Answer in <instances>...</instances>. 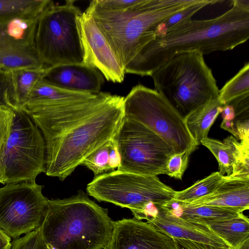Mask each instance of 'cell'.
Here are the masks:
<instances>
[{
	"instance_id": "cell-16",
	"label": "cell",
	"mask_w": 249,
	"mask_h": 249,
	"mask_svg": "<svg viewBox=\"0 0 249 249\" xmlns=\"http://www.w3.org/2000/svg\"><path fill=\"white\" fill-rule=\"evenodd\" d=\"M177 202L184 207L211 206L242 213L249 209V178L224 176L211 194L187 202Z\"/></svg>"
},
{
	"instance_id": "cell-18",
	"label": "cell",
	"mask_w": 249,
	"mask_h": 249,
	"mask_svg": "<svg viewBox=\"0 0 249 249\" xmlns=\"http://www.w3.org/2000/svg\"><path fill=\"white\" fill-rule=\"evenodd\" d=\"M223 106L218 96L184 117L187 129L197 146L202 140L208 138L210 129Z\"/></svg>"
},
{
	"instance_id": "cell-39",
	"label": "cell",
	"mask_w": 249,
	"mask_h": 249,
	"mask_svg": "<svg viewBox=\"0 0 249 249\" xmlns=\"http://www.w3.org/2000/svg\"><path fill=\"white\" fill-rule=\"evenodd\" d=\"M231 2L233 4L249 9V0H234Z\"/></svg>"
},
{
	"instance_id": "cell-9",
	"label": "cell",
	"mask_w": 249,
	"mask_h": 249,
	"mask_svg": "<svg viewBox=\"0 0 249 249\" xmlns=\"http://www.w3.org/2000/svg\"><path fill=\"white\" fill-rule=\"evenodd\" d=\"M14 112L3 157L4 184L35 182L45 171L46 144L40 130L25 111Z\"/></svg>"
},
{
	"instance_id": "cell-14",
	"label": "cell",
	"mask_w": 249,
	"mask_h": 249,
	"mask_svg": "<svg viewBox=\"0 0 249 249\" xmlns=\"http://www.w3.org/2000/svg\"><path fill=\"white\" fill-rule=\"evenodd\" d=\"M103 249H176L173 238L150 224L135 218L113 221Z\"/></svg>"
},
{
	"instance_id": "cell-25",
	"label": "cell",
	"mask_w": 249,
	"mask_h": 249,
	"mask_svg": "<svg viewBox=\"0 0 249 249\" xmlns=\"http://www.w3.org/2000/svg\"><path fill=\"white\" fill-rule=\"evenodd\" d=\"M219 1H220L215 0H197L196 2L174 14L159 23L155 28V38L164 36L174 27L191 19V18L196 13L205 6Z\"/></svg>"
},
{
	"instance_id": "cell-34",
	"label": "cell",
	"mask_w": 249,
	"mask_h": 249,
	"mask_svg": "<svg viewBox=\"0 0 249 249\" xmlns=\"http://www.w3.org/2000/svg\"><path fill=\"white\" fill-rule=\"evenodd\" d=\"M176 249H234L223 248L191 240L173 238Z\"/></svg>"
},
{
	"instance_id": "cell-21",
	"label": "cell",
	"mask_w": 249,
	"mask_h": 249,
	"mask_svg": "<svg viewBox=\"0 0 249 249\" xmlns=\"http://www.w3.org/2000/svg\"><path fill=\"white\" fill-rule=\"evenodd\" d=\"M94 95L95 94L66 90L51 85L41 79L33 88L26 106L85 99Z\"/></svg>"
},
{
	"instance_id": "cell-24",
	"label": "cell",
	"mask_w": 249,
	"mask_h": 249,
	"mask_svg": "<svg viewBox=\"0 0 249 249\" xmlns=\"http://www.w3.org/2000/svg\"><path fill=\"white\" fill-rule=\"evenodd\" d=\"M223 176L219 172L212 173L204 178L197 181L187 189L176 191L173 200L187 202L207 196L215 189L222 181Z\"/></svg>"
},
{
	"instance_id": "cell-36",
	"label": "cell",
	"mask_w": 249,
	"mask_h": 249,
	"mask_svg": "<svg viewBox=\"0 0 249 249\" xmlns=\"http://www.w3.org/2000/svg\"><path fill=\"white\" fill-rule=\"evenodd\" d=\"M221 113L222 114L223 120L233 121L235 118L234 109L232 105L230 104L225 105L223 106Z\"/></svg>"
},
{
	"instance_id": "cell-1",
	"label": "cell",
	"mask_w": 249,
	"mask_h": 249,
	"mask_svg": "<svg viewBox=\"0 0 249 249\" xmlns=\"http://www.w3.org/2000/svg\"><path fill=\"white\" fill-rule=\"evenodd\" d=\"M249 38V9L233 4L209 19L185 21L146 44L124 68L125 73L151 76L178 53L197 51L203 55L231 50Z\"/></svg>"
},
{
	"instance_id": "cell-41",
	"label": "cell",
	"mask_w": 249,
	"mask_h": 249,
	"mask_svg": "<svg viewBox=\"0 0 249 249\" xmlns=\"http://www.w3.org/2000/svg\"><path fill=\"white\" fill-rule=\"evenodd\" d=\"M0 70H2V69H0Z\"/></svg>"
},
{
	"instance_id": "cell-28",
	"label": "cell",
	"mask_w": 249,
	"mask_h": 249,
	"mask_svg": "<svg viewBox=\"0 0 249 249\" xmlns=\"http://www.w3.org/2000/svg\"><path fill=\"white\" fill-rule=\"evenodd\" d=\"M112 139L92 151L85 158L81 164L91 170L95 177L106 172H111L109 166V155Z\"/></svg>"
},
{
	"instance_id": "cell-2",
	"label": "cell",
	"mask_w": 249,
	"mask_h": 249,
	"mask_svg": "<svg viewBox=\"0 0 249 249\" xmlns=\"http://www.w3.org/2000/svg\"><path fill=\"white\" fill-rule=\"evenodd\" d=\"M113 221L106 209L80 190L68 198L48 199L39 228L48 249H103Z\"/></svg>"
},
{
	"instance_id": "cell-17",
	"label": "cell",
	"mask_w": 249,
	"mask_h": 249,
	"mask_svg": "<svg viewBox=\"0 0 249 249\" xmlns=\"http://www.w3.org/2000/svg\"><path fill=\"white\" fill-rule=\"evenodd\" d=\"M158 213L146 222L172 238L186 239L214 246L230 247L204 224L187 220L166 213L159 207Z\"/></svg>"
},
{
	"instance_id": "cell-20",
	"label": "cell",
	"mask_w": 249,
	"mask_h": 249,
	"mask_svg": "<svg viewBox=\"0 0 249 249\" xmlns=\"http://www.w3.org/2000/svg\"><path fill=\"white\" fill-rule=\"evenodd\" d=\"M46 68L10 71L13 87L14 110H22L35 85L42 79Z\"/></svg>"
},
{
	"instance_id": "cell-19",
	"label": "cell",
	"mask_w": 249,
	"mask_h": 249,
	"mask_svg": "<svg viewBox=\"0 0 249 249\" xmlns=\"http://www.w3.org/2000/svg\"><path fill=\"white\" fill-rule=\"evenodd\" d=\"M205 225L230 247L234 249L249 239V220L242 213L234 218Z\"/></svg>"
},
{
	"instance_id": "cell-29",
	"label": "cell",
	"mask_w": 249,
	"mask_h": 249,
	"mask_svg": "<svg viewBox=\"0 0 249 249\" xmlns=\"http://www.w3.org/2000/svg\"><path fill=\"white\" fill-rule=\"evenodd\" d=\"M14 110L0 107V183H3V157L12 130Z\"/></svg>"
},
{
	"instance_id": "cell-37",
	"label": "cell",
	"mask_w": 249,
	"mask_h": 249,
	"mask_svg": "<svg viewBox=\"0 0 249 249\" xmlns=\"http://www.w3.org/2000/svg\"><path fill=\"white\" fill-rule=\"evenodd\" d=\"M11 237L0 229V249H11Z\"/></svg>"
},
{
	"instance_id": "cell-40",
	"label": "cell",
	"mask_w": 249,
	"mask_h": 249,
	"mask_svg": "<svg viewBox=\"0 0 249 249\" xmlns=\"http://www.w3.org/2000/svg\"><path fill=\"white\" fill-rule=\"evenodd\" d=\"M236 249H249V239L245 241Z\"/></svg>"
},
{
	"instance_id": "cell-31",
	"label": "cell",
	"mask_w": 249,
	"mask_h": 249,
	"mask_svg": "<svg viewBox=\"0 0 249 249\" xmlns=\"http://www.w3.org/2000/svg\"><path fill=\"white\" fill-rule=\"evenodd\" d=\"M11 244V249H48L39 228L22 237L14 239Z\"/></svg>"
},
{
	"instance_id": "cell-11",
	"label": "cell",
	"mask_w": 249,
	"mask_h": 249,
	"mask_svg": "<svg viewBox=\"0 0 249 249\" xmlns=\"http://www.w3.org/2000/svg\"><path fill=\"white\" fill-rule=\"evenodd\" d=\"M43 188L35 181L9 183L0 188V229L9 236L17 238L40 227L48 201Z\"/></svg>"
},
{
	"instance_id": "cell-22",
	"label": "cell",
	"mask_w": 249,
	"mask_h": 249,
	"mask_svg": "<svg viewBox=\"0 0 249 249\" xmlns=\"http://www.w3.org/2000/svg\"><path fill=\"white\" fill-rule=\"evenodd\" d=\"M53 4L51 0H0V19L39 17Z\"/></svg>"
},
{
	"instance_id": "cell-4",
	"label": "cell",
	"mask_w": 249,
	"mask_h": 249,
	"mask_svg": "<svg viewBox=\"0 0 249 249\" xmlns=\"http://www.w3.org/2000/svg\"><path fill=\"white\" fill-rule=\"evenodd\" d=\"M197 0H141L121 11L103 9L91 1L86 9L123 69L155 36L157 26Z\"/></svg>"
},
{
	"instance_id": "cell-30",
	"label": "cell",
	"mask_w": 249,
	"mask_h": 249,
	"mask_svg": "<svg viewBox=\"0 0 249 249\" xmlns=\"http://www.w3.org/2000/svg\"><path fill=\"white\" fill-rule=\"evenodd\" d=\"M195 150V149L192 148L182 152L173 154L168 160L166 175L181 180L188 166L189 156Z\"/></svg>"
},
{
	"instance_id": "cell-5",
	"label": "cell",
	"mask_w": 249,
	"mask_h": 249,
	"mask_svg": "<svg viewBox=\"0 0 249 249\" xmlns=\"http://www.w3.org/2000/svg\"><path fill=\"white\" fill-rule=\"evenodd\" d=\"M150 76L155 90L183 117L218 96L212 71L197 51L176 54Z\"/></svg>"
},
{
	"instance_id": "cell-33",
	"label": "cell",
	"mask_w": 249,
	"mask_h": 249,
	"mask_svg": "<svg viewBox=\"0 0 249 249\" xmlns=\"http://www.w3.org/2000/svg\"><path fill=\"white\" fill-rule=\"evenodd\" d=\"M141 0H94V3L100 8L111 11H121L139 3Z\"/></svg>"
},
{
	"instance_id": "cell-32",
	"label": "cell",
	"mask_w": 249,
	"mask_h": 249,
	"mask_svg": "<svg viewBox=\"0 0 249 249\" xmlns=\"http://www.w3.org/2000/svg\"><path fill=\"white\" fill-rule=\"evenodd\" d=\"M0 107L14 110L13 87L10 71L0 70Z\"/></svg>"
},
{
	"instance_id": "cell-23",
	"label": "cell",
	"mask_w": 249,
	"mask_h": 249,
	"mask_svg": "<svg viewBox=\"0 0 249 249\" xmlns=\"http://www.w3.org/2000/svg\"><path fill=\"white\" fill-rule=\"evenodd\" d=\"M249 93V63L219 90L218 99L223 105L228 104L235 99Z\"/></svg>"
},
{
	"instance_id": "cell-6",
	"label": "cell",
	"mask_w": 249,
	"mask_h": 249,
	"mask_svg": "<svg viewBox=\"0 0 249 249\" xmlns=\"http://www.w3.org/2000/svg\"><path fill=\"white\" fill-rule=\"evenodd\" d=\"M67 0L63 5L54 4L39 18L35 47L45 68L68 64L83 63V52L78 18L82 12Z\"/></svg>"
},
{
	"instance_id": "cell-27",
	"label": "cell",
	"mask_w": 249,
	"mask_h": 249,
	"mask_svg": "<svg viewBox=\"0 0 249 249\" xmlns=\"http://www.w3.org/2000/svg\"><path fill=\"white\" fill-rule=\"evenodd\" d=\"M200 144L206 147L213 155L219 164V173L222 176H230L232 172L234 160L231 146L225 142L207 138Z\"/></svg>"
},
{
	"instance_id": "cell-26",
	"label": "cell",
	"mask_w": 249,
	"mask_h": 249,
	"mask_svg": "<svg viewBox=\"0 0 249 249\" xmlns=\"http://www.w3.org/2000/svg\"><path fill=\"white\" fill-rule=\"evenodd\" d=\"M223 142L231 146L234 160L232 174L229 177L249 178V142H238L232 136Z\"/></svg>"
},
{
	"instance_id": "cell-35",
	"label": "cell",
	"mask_w": 249,
	"mask_h": 249,
	"mask_svg": "<svg viewBox=\"0 0 249 249\" xmlns=\"http://www.w3.org/2000/svg\"><path fill=\"white\" fill-rule=\"evenodd\" d=\"M109 166L110 171H113L115 168H118L121 163V156L118 151L115 141L113 138L109 151Z\"/></svg>"
},
{
	"instance_id": "cell-38",
	"label": "cell",
	"mask_w": 249,
	"mask_h": 249,
	"mask_svg": "<svg viewBox=\"0 0 249 249\" xmlns=\"http://www.w3.org/2000/svg\"><path fill=\"white\" fill-rule=\"evenodd\" d=\"M221 127L231 132L235 136L236 139L237 138L235 124L233 121L223 120L221 124Z\"/></svg>"
},
{
	"instance_id": "cell-12",
	"label": "cell",
	"mask_w": 249,
	"mask_h": 249,
	"mask_svg": "<svg viewBox=\"0 0 249 249\" xmlns=\"http://www.w3.org/2000/svg\"><path fill=\"white\" fill-rule=\"evenodd\" d=\"M39 17L0 19V69L10 71L45 68L40 62L35 47Z\"/></svg>"
},
{
	"instance_id": "cell-3",
	"label": "cell",
	"mask_w": 249,
	"mask_h": 249,
	"mask_svg": "<svg viewBox=\"0 0 249 249\" xmlns=\"http://www.w3.org/2000/svg\"><path fill=\"white\" fill-rule=\"evenodd\" d=\"M124 97L108 93L93 112L45 141V174L61 181L90 153L114 138L124 117Z\"/></svg>"
},
{
	"instance_id": "cell-10",
	"label": "cell",
	"mask_w": 249,
	"mask_h": 249,
	"mask_svg": "<svg viewBox=\"0 0 249 249\" xmlns=\"http://www.w3.org/2000/svg\"><path fill=\"white\" fill-rule=\"evenodd\" d=\"M114 139L121 156L117 170L145 176L166 174L173 148L154 131L124 117Z\"/></svg>"
},
{
	"instance_id": "cell-7",
	"label": "cell",
	"mask_w": 249,
	"mask_h": 249,
	"mask_svg": "<svg viewBox=\"0 0 249 249\" xmlns=\"http://www.w3.org/2000/svg\"><path fill=\"white\" fill-rule=\"evenodd\" d=\"M124 117L143 124L161 138L175 153L196 149L179 112L155 89L139 84L124 98Z\"/></svg>"
},
{
	"instance_id": "cell-15",
	"label": "cell",
	"mask_w": 249,
	"mask_h": 249,
	"mask_svg": "<svg viewBox=\"0 0 249 249\" xmlns=\"http://www.w3.org/2000/svg\"><path fill=\"white\" fill-rule=\"evenodd\" d=\"M42 79L59 89L91 94L100 93L104 82V76L99 71L84 63L47 68Z\"/></svg>"
},
{
	"instance_id": "cell-13",
	"label": "cell",
	"mask_w": 249,
	"mask_h": 249,
	"mask_svg": "<svg viewBox=\"0 0 249 249\" xmlns=\"http://www.w3.org/2000/svg\"><path fill=\"white\" fill-rule=\"evenodd\" d=\"M83 63L97 69L108 81L122 83L124 71L110 45L87 11L78 18Z\"/></svg>"
},
{
	"instance_id": "cell-8",
	"label": "cell",
	"mask_w": 249,
	"mask_h": 249,
	"mask_svg": "<svg viewBox=\"0 0 249 249\" xmlns=\"http://www.w3.org/2000/svg\"><path fill=\"white\" fill-rule=\"evenodd\" d=\"M86 189L89 195L97 200L128 208L132 213L149 203L160 205L169 201L176 193L156 176L118 170L95 177Z\"/></svg>"
}]
</instances>
